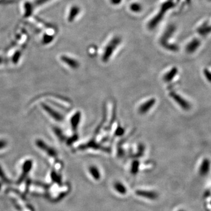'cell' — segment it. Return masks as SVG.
Returning a JSON list of instances; mask_svg holds the SVG:
<instances>
[{
  "instance_id": "1",
  "label": "cell",
  "mask_w": 211,
  "mask_h": 211,
  "mask_svg": "<svg viewBox=\"0 0 211 211\" xmlns=\"http://www.w3.org/2000/svg\"><path fill=\"white\" fill-rule=\"evenodd\" d=\"M170 97L184 110H189L191 109V104L184 98L175 92H171L169 93Z\"/></svg>"
},
{
  "instance_id": "2",
  "label": "cell",
  "mask_w": 211,
  "mask_h": 211,
  "mask_svg": "<svg viewBox=\"0 0 211 211\" xmlns=\"http://www.w3.org/2000/svg\"><path fill=\"white\" fill-rule=\"evenodd\" d=\"M135 194L141 198H146L149 200H156L158 198L159 195L157 192L152 190H137L136 191Z\"/></svg>"
},
{
  "instance_id": "3",
  "label": "cell",
  "mask_w": 211,
  "mask_h": 211,
  "mask_svg": "<svg viewBox=\"0 0 211 211\" xmlns=\"http://www.w3.org/2000/svg\"><path fill=\"white\" fill-rule=\"evenodd\" d=\"M156 100L154 98H151L143 103L138 107V112L141 114H145L148 112L155 105Z\"/></svg>"
},
{
  "instance_id": "4",
  "label": "cell",
  "mask_w": 211,
  "mask_h": 211,
  "mask_svg": "<svg viewBox=\"0 0 211 211\" xmlns=\"http://www.w3.org/2000/svg\"><path fill=\"white\" fill-rule=\"evenodd\" d=\"M36 144L38 147L44 151V152H45L49 156L51 157H56L57 156V153L52 148L46 145V143L44 142L43 140H37Z\"/></svg>"
},
{
  "instance_id": "5",
  "label": "cell",
  "mask_w": 211,
  "mask_h": 211,
  "mask_svg": "<svg viewBox=\"0 0 211 211\" xmlns=\"http://www.w3.org/2000/svg\"><path fill=\"white\" fill-rule=\"evenodd\" d=\"M42 106L43 107V109L55 120L58 122H61L63 120V116H62V114H61L60 113H59L57 111H55V110H53V109H52L51 107H50L49 106L45 104H42Z\"/></svg>"
},
{
  "instance_id": "6",
  "label": "cell",
  "mask_w": 211,
  "mask_h": 211,
  "mask_svg": "<svg viewBox=\"0 0 211 211\" xmlns=\"http://www.w3.org/2000/svg\"><path fill=\"white\" fill-rule=\"evenodd\" d=\"M210 161L207 158L204 159L199 167V172L200 175L202 176H205L207 175L210 170Z\"/></svg>"
},
{
  "instance_id": "7",
  "label": "cell",
  "mask_w": 211,
  "mask_h": 211,
  "mask_svg": "<svg viewBox=\"0 0 211 211\" xmlns=\"http://www.w3.org/2000/svg\"><path fill=\"white\" fill-rule=\"evenodd\" d=\"M81 119V113L79 111L76 112L71 118V127L73 131H76Z\"/></svg>"
},
{
  "instance_id": "8",
  "label": "cell",
  "mask_w": 211,
  "mask_h": 211,
  "mask_svg": "<svg viewBox=\"0 0 211 211\" xmlns=\"http://www.w3.org/2000/svg\"><path fill=\"white\" fill-rule=\"evenodd\" d=\"M178 73V69L176 68H172L171 69L169 70L168 72H167L164 77L163 80L165 82H169L174 79V77L176 76V75Z\"/></svg>"
},
{
  "instance_id": "9",
  "label": "cell",
  "mask_w": 211,
  "mask_h": 211,
  "mask_svg": "<svg viewBox=\"0 0 211 211\" xmlns=\"http://www.w3.org/2000/svg\"><path fill=\"white\" fill-rule=\"evenodd\" d=\"M89 171L90 174L93 177V178L96 181L100 180L101 178V173L99 169L95 165H92L89 168Z\"/></svg>"
},
{
  "instance_id": "10",
  "label": "cell",
  "mask_w": 211,
  "mask_h": 211,
  "mask_svg": "<svg viewBox=\"0 0 211 211\" xmlns=\"http://www.w3.org/2000/svg\"><path fill=\"white\" fill-rule=\"evenodd\" d=\"M114 188L117 192L121 195H125L127 192L126 186L121 182H116L114 184Z\"/></svg>"
},
{
  "instance_id": "11",
  "label": "cell",
  "mask_w": 211,
  "mask_h": 211,
  "mask_svg": "<svg viewBox=\"0 0 211 211\" xmlns=\"http://www.w3.org/2000/svg\"><path fill=\"white\" fill-rule=\"evenodd\" d=\"M33 167V161L32 160H26L23 164L22 165V177L24 178L29 172L31 171Z\"/></svg>"
},
{
  "instance_id": "12",
  "label": "cell",
  "mask_w": 211,
  "mask_h": 211,
  "mask_svg": "<svg viewBox=\"0 0 211 211\" xmlns=\"http://www.w3.org/2000/svg\"><path fill=\"white\" fill-rule=\"evenodd\" d=\"M63 61L65 62L67 65H68L70 67L73 68V69H76L77 68L79 67V64L76 61H74V60L68 58L67 57H65L62 58Z\"/></svg>"
},
{
  "instance_id": "13",
  "label": "cell",
  "mask_w": 211,
  "mask_h": 211,
  "mask_svg": "<svg viewBox=\"0 0 211 211\" xmlns=\"http://www.w3.org/2000/svg\"><path fill=\"white\" fill-rule=\"evenodd\" d=\"M140 168V162L138 160H134L133 161L131 165V173L136 175L139 171Z\"/></svg>"
},
{
  "instance_id": "14",
  "label": "cell",
  "mask_w": 211,
  "mask_h": 211,
  "mask_svg": "<svg viewBox=\"0 0 211 211\" xmlns=\"http://www.w3.org/2000/svg\"><path fill=\"white\" fill-rule=\"evenodd\" d=\"M204 75H205L206 79L209 82H210V72L208 69H205L204 71Z\"/></svg>"
},
{
  "instance_id": "15",
  "label": "cell",
  "mask_w": 211,
  "mask_h": 211,
  "mask_svg": "<svg viewBox=\"0 0 211 211\" xmlns=\"http://www.w3.org/2000/svg\"><path fill=\"white\" fill-rule=\"evenodd\" d=\"M0 177H1V179H3L4 181H6L7 180L6 177V176H5V175H4L3 170H2V168L1 167H0Z\"/></svg>"
},
{
  "instance_id": "16",
  "label": "cell",
  "mask_w": 211,
  "mask_h": 211,
  "mask_svg": "<svg viewBox=\"0 0 211 211\" xmlns=\"http://www.w3.org/2000/svg\"><path fill=\"white\" fill-rule=\"evenodd\" d=\"M210 191L209 190H208V192H205V196H210Z\"/></svg>"
},
{
  "instance_id": "17",
  "label": "cell",
  "mask_w": 211,
  "mask_h": 211,
  "mask_svg": "<svg viewBox=\"0 0 211 211\" xmlns=\"http://www.w3.org/2000/svg\"><path fill=\"white\" fill-rule=\"evenodd\" d=\"M178 211H185V210H183V209H180V210H179Z\"/></svg>"
},
{
  "instance_id": "18",
  "label": "cell",
  "mask_w": 211,
  "mask_h": 211,
  "mask_svg": "<svg viewBox=\"0 0 211 211\" xmlns=\"http://www.w3.org/2000/svg\"><path fill=\"white\" fill-rule=\"evenodd\" d=\"M1 184H0V189H1Z\"/></svg>"
}]
</instances>
